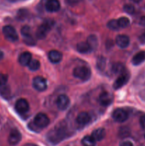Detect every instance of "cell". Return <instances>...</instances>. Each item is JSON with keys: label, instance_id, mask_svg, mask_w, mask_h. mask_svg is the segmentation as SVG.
<instances>
[{"label": "cell", "instance_id": "cell-32", "mask_svg": "<svg viewBox=\"0 0 145 146\" xmlns=\"http://www.w3.org/2000/svg\"><path fill=\"white\" fill-rule=\"evenodd\" d=\"M24 41L26 44H27V45L28 46H34L36 44V41L35 39L33 38L32 36L24 38Z\"/></svg>", "mask_w": 145, "mask_h": 146}, {"label": "cell", "instance_id": "cell-12", "mask_svg": "<svg viewBox=\"0 0 145 146\" xmlns=\"http://www.w3.org/2000/svg\"><path fill=\"white\" fill-rule=\"evenodd\" d=\"M113 96L108 92H102L99 96V102L103 106L110 105L112 103Z\"/></svg>", "mask_w": 145, "mask_h": 146}, {"label": "cell", "instance_id": "cell-35", "mask_svg": "<svg viewBox=\"0 0 145 146\" xmlns=\"http://www.w3.org/2000/svg\"><path fill=\"white\" fill-rule=\"evenodd\" d=\"M80 0H65V2L71 6H74L79 2Z\"/></svg>", "mask_w": 145, "mask_h": 146}, {"label": "cell", "instance_id": "cell-29", "mask_svg": "<svg viewBox=\"0 0 145 146\" xmlns=\"http://www.w3.org/2000/svg\"><path fill=\"white\" fill-rule=\"evenodd\" d=\"M105 65H106V62H105V58L104 57L100 56L98 58V61H97V67L99 70H102L105 68Z\"/></svg>", "mask_w": 145, "mask_h": 146}, {"label": "cell", "instance_id": "cell-30", "mask_svg": "<svg viewBox=\"0 0 145 146\" xmlns=\"http://www.w3.org/2000/svg\"><path fill=\"white\" fill-rule=\"evenodd\" d=\"M123 10L125 11V12L129 14H132L134 12V7L132 4H127L124 6Z\"/></svg>", "mask_w": 145, "mask_h": 146}, {"label": "cell", "instance_id": "cell-31", "mask_svg": "<svg viewBox=\"0 0 145 146\" xmlns=\"http://www.w3.org/2000/svg\"><path fill=\"white\" fill-rule=\"evenodd\" d=\"M7 81H8V77H7V76L5 75V74H0V88L7 86Z\"/></svg>", "mask_w": 145, "mask_h": 146}, {"label": "cell", "instance_id": "cell-18", "mask_svg": "<svg viewBox=\"0 0 145 146\" xmlns=\"http://www.w3.org/2000/svg\"><path fill=\"white\" fill-rule=\"evenodd\" d=\"M145 61V51H142L138 52L133 56L132 60V64L134 66H138Z\"/></svg>", "mask_w": 145, "mask_h": 146}, {"label": "cell", "instance_id": "cell-5", "mask_svg": "<svg viewBox=\"0 0 145 146\" xmlns=\"http://www.w3.org/2000/svg\"><path fill=\"white\" fill-rule=\"evenodd\" d=\"M3 34L8 41L14 42L18 39V36L15 29L10 25H7L3 27Z\"/></svg>", "mask_w": 145, "mask_h": 146}, {"label": "cell", "instance_id": "cell-10", "mask_svg": "<svg viewBox=\"0 0 145 146\" xmlns=\"http://www.w3.org/2000/svg\"><path fill=\"white\" fill-rule=\"evenodd\" d=\"M129 74L127 72H124L122 74H119L118 78H117L116 81H115L113 84V87L115 89H119V88H122V86L125 85L127 83L128 80H129Z\"/></svg>", "mask_w": 145, "mask_h": 146}, {"label": "cell", "instance_id": "cell-38", "mask_svg": "<svg viewBox=\"0 0 145 146\" xmlns=\"http://www.w3.org/2000/svg\"><path fill=\"white\" fill-rule=\"evenodd\" d=\"M140 24L143 27H145V16L144 17H142V18L140 19V21H139Z\"/></svg>", "mask_w": 145, "mask_h": 146}, {"label": "cell", "instance_id": "cell-17", "mask_svg": "<svg viewBox=\"0 0 145 146\" xmlns=\"http://www.w3.org/2000/svg\"><path fill=\"white\" fill-rule=\"evenodd\" d=\"M31 53L28 52V51H25V52H23L21 55L19 56V58H18V62L21 64V66H28V64L30 63V61H31Z\"/></svg>", "mask_w": 145, "mask_h": 146}, {"label": "cell", "instance_id": "cell-15", "mask_svg": "<svg viewBox=\"0 0 145 146\" xmlns=\"http://www.w3.org/2000/svg\"><path fill=\"white\" fill-rule=\"evenodd\" d=\"M48 59L53 64H58L62 60V54L56 50H52L48 53Z\"/></svg>", "mask_w": 145, "mask_h": 146}, {"label": "cell", "instance_id": "cell-2", "mask_svg": "<svg viewBox=\"0 0 145 146\" xmlns=\"http://www.w3.org/2000/svg\"><path fill=\"white\" fill-rule=\"evenodd\" d=\"M54 21L51 19H47L44 21L37 29L36 36L40 40H42L46 37L47 34L53 27Z\"/></svg>", "mask_w": 145, "mask_h": 146}, {"label": "cell", "instance_id": "cell-26", "mask_svg": "<svg viewBox=\"0 0 145 146\" xmlns=\"http://www.w3.org/2000/svg\"><path fill=\"white\" fill-rule=\"evenodd\" d=\"M112 70H113V71L115 73H116V74H122V73L125 72V67H124V66L122 65V64H119V63H118V64H114L113 67H112Z\"/></svg>", "mask_w": 145, "mask_h": 146}, {"label": "cell", "instance_id": "cell-13", "mask_svg": "<svg viewBox=\"0 0 145 146\" xmlns=\"http://www.w3.org/2000/svg\"><path fill=\"white\" fill-rule=\"evenodd\" d=\"M45 9L49 12L58 11L61 8L60 2L58 0H48L45 4Z\"/></svg>", "mask_w": 145, "mask_h": 146}, {"label": "cell", "instance_id": "cell-8", "mask_svg": "<svg viewBox=\"0 0 145 146\" xmlns=\"http://www.w3.org/2000/svg\"><path fill=\"white\" fill-rule=\"evenodd\" d=\"M33 86L36 91H44L47 88L46 80L42 76H36L33 80Z\"/></svg>", "mask_w": 145, "mask_h": 146}, {"label": "cell", "instance_id": "cell-28", "mask_svg": "<svg viewBox=\"0 0 145 146\" xmlns=\"http://www.w3.org/2000/svg\"><path fill=\"white\" fill-rule=\"evenodd\" d=\"M107 27L111 30H118L119 29V24H118L117 20L116 19H112L110 21H108L107 23Z\"/></svg>", "mask_w": 145, "mask_h": 146}, {"label": "cell", "instance_id": "cell-16", "mask_svg": "<svg viewBox=\"0 0 145 146\" xmlns=\"http://www.w3.org/2000/svg\"><path fill=\"white\" fill-rule=\"evenodd\" d=\"M90 116L87 112H81L78 115L76 118V121L79 125H85L90 122Z\"/></svg>", "mask_w": 145, "mask_h": 146}, {"label": "cell", "instance_id": "cell-6", "mask_svg": "<svg viewBox=\"0 0 145 146\" xmlns=\"http://www.w3.org/2000/svg\"><path fill=\"white\" fill-rule=\"evenodd\" d=\"M112 118L116 122L123 123L127 120L128 113L122 108H117L112 113Z\"/></svg>", "mask_w": 145, "mask_h": 146}, {"label": "cell", "instance_id": "cell-20", "mask_svg": "<svg viewBox=\"0 0 145 146\" xmlns=\"http://www.w3.org/2000/svg\"><path fill=\"white\" fill-rule=\"evenodd\" d=\"M77 50L80 54H88L92 51L88 43L84 42V41H81L77 44Z\"/></svg>", "mask_w": 145, "mask_h": 146}, {"label": "cell", "instance_id": "cell-19", "mask_svg": "<svg viewBox=\"0 0 145 146\" xmlns=\"http://www.w3.org/2000/svg\"><path fill=\"white\" fill-rule=\"evenodd\" d=\"M105 131L103 128H98L92 131L91 136L95 141H100L105 137Z\"/></svg>", "mask_w": 145, "mask_h": 146}, {"label": "cell", "instance_id": "cell-9", "mask_svg": "<svg viewBox=\"0 0 145 146\" xmlns=\"http://www.w3.org/2000/svg\"><path fill=\"white\" fill-rule=\"evenodd\" d=\"M70 103H71V101H70L68 96H67L66 95H64V94L60 95L56 100V106L58 109L61 110V111L66 110L69 106Z\"/></svg>", "mask_w": 145, "mask_h": 146}, {"label": "cell", "instance_id": "cell-27", "mask_svg": "<svg viewBox=\"0 0 145 146\" xmlns=\"http://www.w3.org/2000/svg\"><path fill=\"white\" fill-rule=\"evenodd\" d=\"M21 34L23 38L31 36V29L28 26H24L21 29Z\"/></svg>", "mask_w": 145, "mask_h": 146}, {"label": "cell", "instance_id": "cell-40", "mask_svg": "<svg viewBox=\"0 0 145 146\" xmlns=\"http://www.w3.org/2000/svg\"><path fill=\"white\" fill-rule=\"evenodd\" d=\"M132 1H134V2H135V3H139V2H140L142 0H132Z\"/></svg>", "mask_w": 145, "mask_h": 146}, {"label": "cell", "instance_id": "cell-11", "mask_svg": "<svg viewBox=\"0 0 145 146\" xmlns=\"http://www.w3.org/2000/svg\"><path fill=\"white\" fill-rule=\"evenodd\" d=\"M21 134L18 130L13 129L10 132L8 138L9 143L11 145H16L21 141Z\"/></svg>", "mask_w": 145, "mask_h": 146}, {"label": "cell", "instance_id": "cell-33", "mask_svg": "<svg viewBox=\"0 0 145 146\" xmlns=\"http://www.w3.org/2000/svg\"><path fill=\"white\" fill-rule=\"evenodd\" d=\"M129 135V130L127 129V128H122L119 132V135H120L122 138H126L128 135Z\"/></svg>", "mask_w": 145, "mask_h": 146}, {"label": "cell", "instance_id": "cell-4", "mask_svg": "<svg viewBox=\"0 0 145 146\" xmlns=\"http://www.w3.org/2000/svg\"><path fill=\"white\" fill-rule=\"evenodd\" d=\"M50 123V119L45 113H38L34 118V124L37 127L38 129H42L48 125Z\"/></svg>", "mask_w": 145, "mask_h": 146}, {"label": "cell", "instance_id": "cell-3", "mask_svg": "<svg viewBox=\"0 0 145 146\" xmlns=\"http://www.w3.org/2000/svg\"><path fill=\"white\" fill-rule=\"evenodd\" d=\"M73 76L82 81H88L91 76V71L86 66H78L74 68Z\"/></svg>", "mask_w": 145, "mask_h": 146}, {"label": "cell", "instance_id": "cell-1", "mask_svg": "<svg viewBox=\"0 0 145 146\" xmlns=\"http://www.w3.org/2000/svg\"><path fill=\"white\" fill-rule=\"evenodd\" d=\"M66 132L63 128H55L47 135V139L52 144H57L66 138Z\"/></svg>", "mask_w": 145, "mask_h": 146}, {"label": "cell", "instance_id": "cell-14", "mask_svg": "<svg viewBox=\"0 0 145 146\" xmlns=\"http://www.w3.org/2000/svg\"><path fill=\"white\" fill-rule=\"evenodd\" d=\"M129 38L127 35L120 34L116 37V44L119 47L122 48H125L129 45Z\"/></svg>", "mask_w": 145, "mask_h": 146}, {"label": "cell", "instance_id": "cell-25", "mask_svg": "<svg viewBox=\"0 0 145 146\" xmlns=\"http://www.w3.org/2000/svg\"><path fill=\"white\" fill-rule=\"evenodd\" d=\"M0 94L2 97L4 98H8L10 97V94H11V91H10V88L8 85L3 86L0 88Z\"/></svg>", "mask_w": 145, "mask_h": 146}, {"label": "cell", "instance_id": "cell-22", "mask_svg": "<svg viewBox=\"0 0 145 146\" xmlns=\"http://www.w3.org/2000/svg\"><path fill=\"white\" fill-rule=\"evenodd\" d=\"M82 144L83 146H95L96 141L92 138V136L87 135L82 139Z\"/></svg>", "mask_w": 145, "mask_h": 146}, {"label": "cell", "instance_id": "cell-42", "mask_svg": "<svg viewBox=\"0 0 145 146\" xmlns=\"http://www.w3.org/2000/svg\"><path fill=\"white\" fill-rule=\"evenodd\" d=\"M144 138H145V135H144Z\"/></svg>", "mask_w": 145, "mask_h": 146}, {"label": "cell", "instance_id": "cell-24", "mask_svg": "<svg viewBox=\"0 0 145 146\" xmlns=\"http://www.w3.org/2000/svg\"><path fill=\"white\" fill-rule=\"evenodd\" d=\"M28 68H29L31 71H37L38 68H40V62L39 61L36 59H32L28 65Z\"/></svg>", "mask_w": 145, "mask_h": 146}, {"label": "cell", "instance_id": "cell-7", "mask_svg": "<svg viewBox=\"0 0 145 146\" xmlns=\"http://www.w3.org/2000/svg\"><path fill=\"white\" fill-rule=\"evenodd\" d=\"M15 109L19 114H24L29 110V105L28 101L24 98H20L16 102Z\"/></svg>", "mask_w": 145, "mask_h": 146}, {"label": "cell", "instance_id": "cell-23", "mask_svg": "<svg viewBox=\"0 0 145 146\" xmlns=\"http://www.w3.org/2000/svg\"><path fill=\"white\" fill-rule=\"evenodd\" d=\"M118 24H119V28H126L129 25V19L127 17H120L117 19Z\"/></svg>", "mask_w": 145, "mask_h": 146}, {"label": "cell", "instance_id": "cell-34", "mask_svg": "<svg viewBox=\"0 0 145 146\" xmlns=\"http://www.w3.org/2000/svg\"><path fill=\"white\" fill-rule=\"evenodd\" d=\"M139 123H140V125L142 126V128L144 130H145V115H143L141 116L140 119H139Z\"/></svg>", "mask_w": 145, "mask_h": 146}, {"label": "cell", "instance_id": "cell-39", "mask_svg": "<svg viewBox=\"0 0 145 146\" xmlns=\"http://www.w3.org/2000/svg\"><path fill=\"white\" fill-rule=\"evenodd\" d=\"M3 57H4V53H3L1 51H0V61L2 59Z\"/></svg>", "mask_w": 145, "mask_h": 146}, {"label": "cell", "instance_id": "cell-21", "mask_svg": "<svg viewBox=\"0 0 145 146\" xmlns=\"http://www.w3.org/2000/svg\"><path fill=\"white\" fill-rule=\"evenodd\" d=\"M86 42L88 43V44L89 45V46L90 47L92 51H94V50H95L98 48V38H97V37L95 36V35L89 36Z\"/></svg>", "mask_w": 145, "mask_h": 146}, {"label": "cell", "instance_id": "cell-37", "mask_svg": "<svg viewBox=\"0 0 145 146\" xmlns=\"http://www.w3.org/2000/svg\"><path fill=\"white\" fill-rule=\"evenodd\" d=\"M139 39V41H140L142 44H145V31L141 34Z\"/></svg>", "mask_w": 145, "mask_h": 146}, {"label": "cell", "instance_id": "cell-36", "mask_svg": "<svg viewBox=\"0 0 145 146\" xmlns=\"http://www.w3.org/2000/svg\"><path fill=\"white\" fill-rule=\"evenodd\" d=\"M119 146H133V144H132V143L130 142V141H127L120 143Z\"/></svg>", "mask_w": 145, "mask_h": 146}, {"label": "cell", "instance_id": "cell-41", "mask_svg": "<svg viewBox=\"0 0 145 146\" xmlns=\"http://www.w3.org/2000/svg\"><path fill=\"white\" fill-rule=\"evenodd\" d=\"M139 146H145V145H139Z\"/></svg>", "mask_w": 145, "mask_h": 146}]
</instances>
